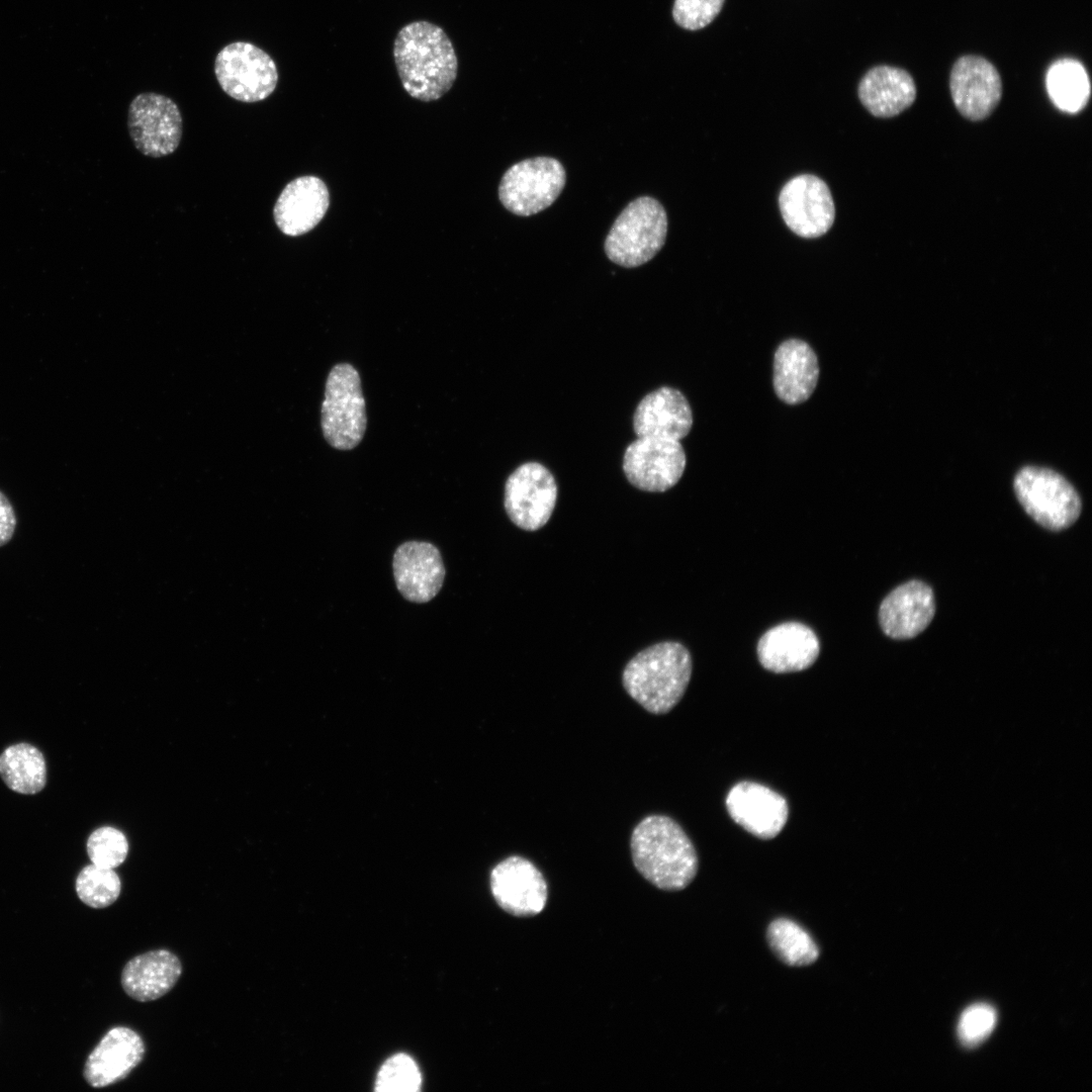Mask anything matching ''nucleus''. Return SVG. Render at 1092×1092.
<instances>
[{
  "label": "nucleus",
  "mask_w": 1092,
  "mask_h": 1092,
  "mask_svg": "<svg viewBox=\"0 0 1092 1092\" xmlns=\"http://www.w3.org/2000/svg\"><path fill=\"white\" fill-rule=\"evenodd\" d=\"M421 1085L422 1075L416 1062L402 1053L388 1058L375 1080V1090L378 1092H417Z\"/></svg>",
  "instance_id": "obj_29"
},
{
  "label": "nucleus",
  "mask_w": 1092,
  "mask_h": 1092,
  "mask_svg": "<svg viewBox=\"0 0 1092 1092\" xmlns=\"http://www.w3.org/2000/svg\"><path fill=\"white\" fill-rule=\"evenodd\" d=\"M766 936L771 950L788 966H809L819 958V948L812 936L791 919L774 920L768 925Z\"/></svg>",
  "instance_id": "obj_27"
},
{
  "label": "nucleus",
  "mask_w": 1092,
  "mask_h": 1092,
  "mask_svg": "<svg viewBox=\"0 0 1092 1092\" xmlns=\"http://www.w3.org/2000/svg\"><path fill=\"white\" fill-rule=\"evenodd\" d=\"M952 101L966 118L978 121L988 117L1002 95L1001 77L992 63L980 56L961 57L949 77Z\"/></svg>",
  "instance_id": "obj_14"
},
{
  "label": "nucleus",
  "mask_w": 1092,
  "mask_h": 1092,
  "mask_svg": "<svg viewBox=\"0 0 1092 1092\" xmlns=\"http://www.w3.org/2000/svg\"><path fill=\"white\" fill-rule=\"evenodd\" d=\"M181 974L182 965L173 952L151 950L126 963L121 973V986L136 1001H154L168 993Z\"/></svg>",
  "instance_id": "obj_23"
},
{
  "label": "nucleus",
  "mask_w": 1092,
  "mask_h": 1092,
  "mask_svg": "<svg viewBox=\"0 0 1092 1092\" xmlns=\"http://www.w3.org/2000/svg\"><path fill=\"white\" fill-rule=\"evenodd\" d=\"M858 97L874 116L893 117L914 102L916 86L907 71L891 66H878L871 69L860 80Z\"/></svg>",
  "instance_id": "obj_24"
},
{
  "label": "nucleus",
  "mask_w": 1092,
  "mask_h": 1092,
  "mask_svg": "<svg viewBox=\"0 0 1092 1092\" xmlns=\"http://www.w3.org/2000/svg\"><path fill=\"white\" fill-rule=\"evenodd\" d=\"M726 807L738 825L761 839L776 837L785 827L789 815L784 797L768 787L747 781L730 789Z\"/></svg>",
  "instance_id": "obj_15"
},
{
  "label": "nucleus",
  "mask_w": 1092,
  "mask_h": 1092,
  "mask_svg": "<svg viewBox=\"0 0 1092 1092\" xmlns=\"http://www.w3.org/2000/svg\"><path fill=\"white\" fill-rule=\"evenodd\" d=\"M17 525L14 508L8 497L0 490V547L12 539Z\"/></svg>",
  "instance_id": "obj_33"
},
{
  "label": "nucleus",
  "mask_w": 1092,
  "mask_h": 1092,
  "mask_svg": "<svg viewBox=\"0 0 1092 1092\" xmlns=\"http://www.w3.org/2000/svg\"><path fill=\"white\" fill-rule=\"evenodd\" d=\"M723 3L724 0H675L672 15L679 26L697 30L717 16Z\"/></svg>",
  "instance_id": "obj_32"
},
{
  "label": "nucleus",
  "mask_w": 1092,
  "mask_h": 1092,
  "mask_svg": "<svg viewBox=\"0 0 1092 1092\" xmlns=\"http://www.w3.org/2000/svg\"><path fill=\"white\" fill-rule=\"evenodd\" d=\"M393 57L403 88L421 101L442 97L457 76V57L450 38L428 21L408 23L398 31Z\"/></svg>",
  "instance_id": "obj_1"
},
{
  "label": "nucleus",
  "mask_w": 1092,
  "mask_h": 1092,
  "mask_svg": "<svg viewBox=\"0 0 1092 1092\" xmlns=\"http://www.w3.org/2000/svg\"><path fill=\"white\" fill-rule=\"evenodd\" d=\"M693 426V414L685 395L677 389L663 386L646 394L633 416L637 438L653 437L678 440Z\"/></svg>",
  "instance_id": "obj_21"
},
{
  "label": "nucleus",
  "mask_w": 1092,
  "mask_h": 1092,
  "mask_svg": "<svg viewBox=\"0 0 1092 1092\" xmlns=\"http://www.w3.org/2000/svg\"><path fill=\"white\" fill-rule=\"evenodd\" d=\"M0 777L12 791L23 795L39 793L47 785V763L42 752L26 742L12 744L0 754Z\"/></svg>",
  "instance_id": "obj_25"
},
{
  "label": "nucleus",
  "mask_w": 1092,
  "mask_h": 1092,
  "mask_svg": "<svg viewBox=\"0 0 1092 1092\" xmlns=\"http://www.w3.org/2000/svg\"><path fill=\"white\" fill-rule=\"evenodd\" d=\"M365 399L358 371L348 363L335 365L327 378L322 404V429L327 442L351 450L366 430Z\"/></svg>",
  "instance_id": "obj_6"
},
{
  "label": "nucleus",
  "mask_w": 1092,
  "mask_h": 1092,
  "mask_svg": "<svg viewBox=\"0 0 1092 1092\" xmlns=\"http://www.w3.org/2000/svg\"><path fill=\"white\" fill-rule=\"evenodd\" d=\"M490 890L497 905L518 917L539 914L548 897L542 873L529 859L519 855L509 856L492 869Z\"/></svg>",
  "instance_id": "obj_13"
},
{
  "label": "nucleus",
  "mask_w": 1092,
  "mask_h": 1092,
  "mask_svg": "<svg viewBox=\"0 0 1092 1092\" xmlns=\"http://www.w3.org/2000/svg\"><path fill=\"white\" fill-rule=\"evenodd\" d=\"M330 203L326 184L317 177L302 176L289 182L273 209L278 229L296 237L311 231L326 214Z\"/></svg>",
  "instance_id": "obj_20"
},
{
  "label": "nucleus",
  "mask_w": 1092,
  "mask_h": 1092,
  "mask_svg": "<svg viewBox=\"0 0 1092 1092\" xmlns=\"http://www.w3.org/2000/svg\"><path fill=\"white\" fill-rule=\"evenodd\" d=\"M75 889L84 904L100 909L117 900L121 892V881L113 869L91 863L78 874Z\"/></svg>",
  "instance_id": "obj_28"
},
{
  "label": "nucleus",
  "mask_w": 1092,
  "mask_h": 1092,
  "mask_svg": "<svg viewBox=\"0 0 1092 1092\" xmlns=\"http://www.w3.org/2000/svg\"><path fill=\"white\" fill-rule=\"evenodd\" d=\"M566 182L563 165L551 157H535L514 164L498 187L503 205L512 213L530 216L549 207Z\"/></svg>",
  "instance_id": "obj_7"
},
{
  "label": "nucleus",
  "mask_w": 1092,
  "mask_h": 1092,
  "mask_svg": "<svg viewBox=\"0 0 1092 1092\" xmlns=\"http://www.w3.org/2000/svg\"><path fill=\"white\" fill-rule=\"evenodd\" d=\"M556 499L555 478L539 462L523 463L505 484L506 512L516 526L526 531H536L549 521Z\"/></svg>",
  "instance_id": "obj_10"
},
{
  "label": "nucleus",
  "mask_w": 1092,
  "mask_h": 1092,
  "mask_svg": "<svg viewBox=\"0 0 1092 1092\" xmlns=\"http://www.w3.org/2000/svg\"><path fill=\"white\" fill-rule=\"evenodd\" d=\"M687 464L678 440L642 437L630 443L624 453L623 470L635 487L662 492L680 479Z\"/></svg>",
  "instance_id": "obj_11"
},
{
  "label": "nucleus",
  "mask_w": 1092,
  "mask_h": 1092,
  "mask_svg": "<svg viewBox=\"0 0 1092 1092\" xmlns=\"http://www.w3.org/2000/svg\"><path fill=\"white\" fill-rule=\"evenodd\" d=\"M779 206L788 228L807 239L827 233L835 217L828 186L810 174L796 176L785 184L780 192Z\"/></svg>",
  "instance_id": "obj_12"
},
{
  "label": "nucleus",
  "mask_w": 1092,
  "mask_h": 1092,
  "mask_svg": "<svg viewBox=\"0 0 1092 1092\" xmlns=\"http://www.w3.org/2000/svg\"><path fill=\"white\" fill-rule=\"evenodd\" d=\"M86 848L92 863L114 869L125 860L128 843L121 831L111 826H103L89 835Z\"/></svg>",
  "instance_id": "obj_30"
},
{
  "label": "nucleus",
  "mask_w": 1092,
  "mask_h": 1092,
  "mask_svg": "<svg viewBox=\"0 0 1092 1092\" xmlns=\"http://www.w3.org/2000/svg\"><path fill=\"white\" fill-rule=\"evenodd\" d=\"M997 1021L995 1009L980 1003L967 1008L958 1023V1035L967 1046H975L985 1040L993 1031Z\"/></svg>",
  "instance_id": "obj_31"
},
{
  "label": "nucleus",
  "mask_w": 1092,
  "mask_h": 1092,
  "mask_svg": "<svg viewBox=\"0 0 1092 1092\" xmlns=\"http://www.w3.org/2000/svg\"><path fill=\"white\" fill-rule=\"evenodd\" d=\"M216 80L230 97L254 103L269 97L278 82L274 60L263 49L248 41H234L215 57Z\"/></svg>",
  "instance_id": "obj_8"
},
{
  "label": "nucleus",
  "mask_w": 1092,
  "mask_h": 1092,
  "mask_svg": "<svg viewBox=\"0 0 1092 1092\" xmlns=\"http://www.w3.org/2000/svg\"><path fill=\"white\" fill-rule=\"evenodd\" d=\"M818 377L817 356L806 342L790 339L779 346L774 359V388L780 399L788 404L807 400Z\"/></svg>",
  "instance_id": "obj_22"
},
{
  "label": "nucleus",
  "mask_w": 1092,
  "mask_h": 1092,
  "mask_svg": "<svg viewBox=\"0 0 1092 1092\" xmlns=\"http://www.w3.org/2000/svg\"><path fill=\"white\" fill-rule=\"evenodd\" d=\"M819 640L814 631L799 622L782 623L767 630L757 643L760 664L776 673L801 671L818 657Z\"/></svg>",
  "instance_id": "obj_19"
},
{
  "label": "nucleus",
  "mask_w": 1092,
  "mask_h": 1092,
  "mask_svg": "<svg viewBox=\"0 0 1092 1092\" xmlns=\"http://www.w3.org/2000/svg\"><path fill=\"white\" fill-rule=\"evenodd\" d=\"M934 614L931 587L920 580H910L894 588L883 600L879 623L887 636L911 639L926 629Z\"/></svg>",
  "instance_id": "obj_17"
},
{
  "label": "nucleus",
  "mask_w": 1092,
  "mask_h": 1092,
  "mask_svg": "<svg viewBox=\"0 0 1092 1092\" xmlns=\"http://www.w3.org/2000/svg\"><path fill=\"white\" fill-rule=\"evenodd\" d=\"M667 215L650 196L631 201L618 215L605 241L607 257L617 265L634 268L650 261L662 248Z\"/></svg>",
  "instance_id": "obj_4"
},
{
  "label": "nucleus",
  "mask_w": 1092,
  "mask_h": 1092,
  "mask_svg": "<svg viewBox=\"0 0 1092 1092\" xmlns=\"http://www.w3.org/2000/svg\"><path fill=\"white\" fill-rule=\"evenodd\" d=\"M127 125L134 147L152 158L174 153L183 132L178 105L171 98L155 92L141 93L132 99Z\"/></svg>",
  "instance_id": "obj_9"
},
{
  "label": "nucleus",
  "mask_w": 1092,
  "mask_h": 1092,
  "mask_svg": "<svg viewBox=\"0 0 1092 1092\" xmlns=\"http://www.w3.org/2000/svg\"><path fill=\"white\" fill-rule=\"evenodd\" d=\"M145 1044L134 1030L111 1028L88 1056L83 1076L93 1088H104L125 1079L142 1062Z\"/></svg>",
  "instance_id": "obj_18"
},
{
  "label": "nucleus",
  "mask_w": 1092,
  "mask_h": 1092,
  "mask_svg": "<svg viewBox=\"0 0 1092 1092\" xmlns=\"http://www.w3.org/2000/svg\"><path fill=\"white\" fill-rule=\"evenodd\" d=\"M692 657L678 642L651 645L625 666L622 682L628 695L652 714L668 713L682 698L692 675Z\"/></svg>",
  "instance_id": "obj_3"
},
{
  "label": "nucleus",
  "mask_w": 1092,
  "mask_h": 1092,
  "mask_svg": "<svg viewBox=\"0 0 1092 1092\" xmlns=\"http://www.w3.org/2000/svg\"><path fill=\"white\" fill-rule=\"evenodd\" d=\"M396 587L413 603H427L440 592L445 566L438 548L429 542L407 541L399 545L392 561Z\"/></svg>",
  "instance_id": "obj_16"
},
{
  "label": "nucleus",
  "mask_w": 1092,
  "mask_h": 1092,
  "mask_svg": "<svg viewBox=\"0 0 1092 1092\" xmlns=\"http://www.w3.org/2000/svg\"><path fill=\"white\" fill-rule=\"evenodd\" d=\"M1046 89L1061 110L1076 113L1090 97V82L1085 68L1076 60L1063 59L1054 63L1046 74Z\"/></svg>",
  "instance_id": "obj_26"
},
{
  "label": "nucleus",
  "mask_w": 1092,
  "mask_h": 1092,
  "mask_svg": "<svg viewBox=\"0 0 1092 1092\" xmlns=\"http://www.w3.org/2000/svg\"><path fill=\"white\" fill-rule=\"evenodd\" d=\"M632 860L639 874L658 889L679 891L697 875L696 849L684 829L664 815H649L633 829Z\"/></svg>",
  "instance_id": "obj_2"
},
{
  "label": "nucleus",
  "mask_w": 1092,
  "mask_h": 1092,
  "mask_svg": "<svg viewBox=\"0 0 1092 1092\" xmlns=\"http://www.w3.org/2000/svg\"><path fill=\"white\" fill-rule=\"evenodd\" d=\"M1013 488L1024 511L1048 530L1067 529L1081 514L1078 492L1064 476L1052 469L1025 466L1015 475Z\"/></svg>",
  "instance_id": "obj_5"
}]
</instances>
